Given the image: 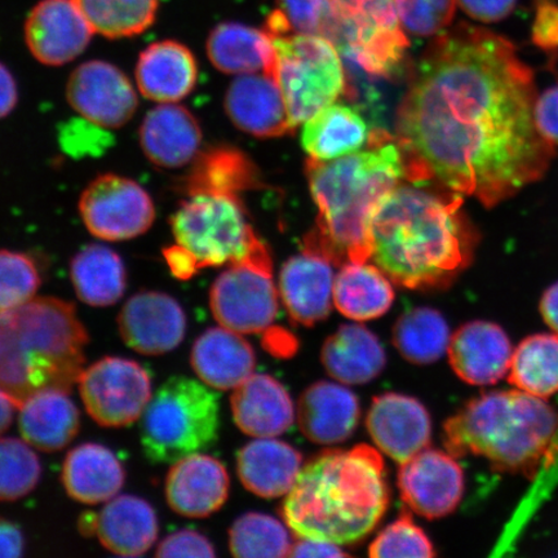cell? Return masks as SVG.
I'll return each instance as SVG.
<instances>
[{
  "instance_id": "obj_22",
  "label": "cell",
  "mask_w": 558,
  "mask_h": 558,
  "mask_svg": "<svg viewBox=\"0 0 558 558\" xmlns=\"http://www.w3.org/2000/svg\"><path fill=\"white\" fill-rule=\"evenodd\" d=\"M332 264L311 248L286 262L279 294L294 323L314 326L329 317L333 302Z\"/></svg>"
},
{
  "instance_id": "obj_26",
  "label": "cell",
  "mask_w": 558,
  "mask_h": 558,
  "mask_svg": "<svg viewBox=\"0 0 558 558\" xmlns=\"http://www.w3.org/2000/svg\"><path fill=\"white\" fill-rule=\"evenodd\" d=\"M230 403L236 427L251 437L283 435L295 421L288 390L269 375H251L234 389Z\"/></svg>"
},
{
  "instance_id": "obj_2",
  "label": "cell",
  "mask_w": 558,
  "mask_h": 558,
  "mask_svg": "<svg viewBox=\"0 0 558 558\" xmlns=\"http://www.w3.org/2000/svg\"><path fill=\"white\" fill-rule=\"evenodd\" d=\"M477 242L462 194L399 184L373 216L369 260L401 288H445L472 263Z\"/></svg>"
},
{
  "instance_id": "obj_7",
  "label": "cell",
  "mask_w": 558,
  "mask_h": 558,
  "mask_svg": "<svg viewBox=\"0 0 558 558\" xmlns=\"http://www.w3.org/2000/svg\"><path fill=\"white\" fill-rule=\"evenodd\" d=\"M219 397L186 376H173L151 397L140 423V439L151 463H174L218 441Z\"/></svg>"
},
{
  "instance_id": "obj_54",
  "label": "cell",
  "mask_w": 558,
  "mask_h": 558,
  "mask_svg": "<svg viewBox=\"0 0 558 558\" xmlns=\"http://www.w3.org/2000/svg\"><path fill=\"white\" fill-rule=\"evenodd\" d=\"M19 102V89L15 76L3 62H0V120L9 117Z\"/></svg>"
},
{
  "instance_id": "obj_46",
  "label": "cell",
  "mask_w": 558,
  "mask_h": 558,
  "mask_svg": "<svg viewBox=\"0 0 558 558\" xmlns=\"http://www.w3.org/2000/svg\"><path fill=\"white\" fill-rule=\"evenodd\" d=\"M457 0H395L403 31L417 37H432L450 27Z\"/></svg>"
},
{
  "instance_id": "obj_13",
  "label": "cell",
  "mask_w": 558,
  "mask_h": 558,
  "mask_svg": "<svg viewBox=\"0 0 558 558\" xmlns=\"http://www.w3.org/2000/svg\"><path fill=\"white\" fill-rule=\"evenodd\" d=\"M78 209L88 232L108 242L137 239L156 220L150 194L136 181L116 173L90 181L81 195Z\"/></svg>"
},
{
  "instance_id": "obj_39",
  "label": "cell",
  "mask_w": 558,
  "mask_h": 558,
  "mask_svg": "<svg viewBox=\"0 0 558 558\" xmlns=\"http://www.w3.org/2000/svg\"><path fill=\"white\" fill-rule=\"evenodd\" d=\"M450 339L448 320L432 308L411 310L393 326V345L414 365L435 364L448 352Z\"/></svg>"
},
{
  "instance_id": "obj_47",
  "label": "cell",
  "mask_w": 558,
  "mask_h": 558,
  "mask_svg": "<svg viewBox=\"0 0 558 558\" xmlns=\"http://www.w3.org/2000/svg\"><path fill=\"white\" fill-rule=\"evenodd\" d=\"M156 556L162 558H211L216 556V553L211 542L205 535L194 532V530H181L159 543Z\"/></svg>"
},
{
  "instance_id": "obj_43",
  "label": "cell",
  "mask_w": 558,
  "mask_h": 558,
  "mask_svg": "<svg viewBox=\"0 0 558 558\" xmlns=\"http://www.w3.org/2000/svg\"><path fill=\"white\" fill-rule=\"evenodd\" d=\"M40 283L37 264L31 256L0 250V316L31 302Z\"/></svg>"
},
{
  "instance_id": "obj_52",
  "label": "cell",
  "mask_w": 558,
  "mask_h": 558,
  "mask_svg": "<svg viewBox=\"0 0 558 558\" xmlns=\"http://www.w3.org/2000/svg\"><path fill=\"white\" fill-rule=\"evenodd\" d=\"M25 539L21 529L15 523L0 519V558H16L23 556Z\"/></svg>"
},
{
  "instance_id": "obj_35",
  "label": "cell",
  "mask_w": 558,
  "mask_h": 558,
  "mask_svg": "<svg viewBox=\"0 0 558 558\" xmlns=\"http://www.w3.org/2000/svg\"><path fill=\"white\" fill-rule=\"evenodd\" d=\"M395 302L390 279L366 263H347L333 281V304L349 319L369 320L384 316Z\"/></svg>"
},
{
  "instance_id": "obj_34",
  "label": "cell",
  "mask_w": 558,
  "mask_h": 558,
  "mask_svg": "<svg viewBox=\"0 0 558 558\" xmlns=\"http://www.w3.org/2000/svg\"><path fill=\"white\" fill-rule=\"evenodd\" d=\"M368 138L367 124L359 111L338 102L305 122L302 145L311 158L332 160L364 148Z\"/></svg>"
},
{
  "instance_id": "obj_53",
  "label": "cell",
  "mask_w": 558,
  "mask_h": 558,
  "mask_svg": "<svg viewBox=\"0 0 558 558\" xmlns=\"http://www.w3.org/2000/svg\"><path fill=\"white\" fill-rule=\"evenodd\" d=\"M163 256L171 274L174 278L180 279V281H187V279L198 274V269L195 267L191 256L183 248H180L178 244H172V246L163 250Z\"/></svg>"
},
{
  "instance_id": "obj_9",
  "label": "cell",
  "mask_w": 558,
  "mask_h": 558,
  "mask_svg": "<svg viewBox=\"0 0 558 558\" xmlns=\"http://www.w3.org/2000/svg\"><path fill=\"white\" fill-rule=\"evenodd\" d=\"M269 35L276 50L278 85L292 128H296L343 95L347 86L343 62L338 48L323 35Z\"/></svg>"
},
{
  "instance_id": "obj_27",
  "label": "cell",
  "mask_w": 558,
  "mask_h": 558,
  "mask_svg": "<svg viewBox=\"0 0 558 558\" xmlns=\"http://www.w3.org/2000/svg\"><path fill=\"white\" fill-rule=\"evenodd\" d=\"M191 364L194 373L207 387L235 389L254 374V348L241 333L214 327L195 340Z\"/></svg>"
},
{
  "instance_id": "obj_14",
  "label": "cell",
  "mask_w": 558,
  "mask_h": 558,
  "mask_svg": "<svg viewBox=\"0 0 558 558\" xmlns=\"http://www.w3.org/2000/svg\"><path fill=\"white\" fill-rule=\"evenodd\" d=\"M66 100L88 123L108 130L123 128L138 108L136 89L129 76L102 60L75 68L66 83Z\"/></svg>"
},
{
  "instance_id": "obj_55",
  "label": "cell",
  "mask_w": 558,
  "mask_h": 558,
  "mask_svg": "<svg viewBox=\"0 0 558 558\" xmlns=\"http://www.w3.org/2000/svg\"><path fill=\"white\" fill-rule=\"evenodd\" d=\"M539 310L544 323L558 335V281L544 291Z\"/></svg>"
},
{
  "instance_id": "obj_50",
  "label": "cell",
  "mask_w": 558,
  "mask_h": 558,
  "mask_svg": "<svg viewBox=\"0 0 558 558\" xmlns=\"http://www.w3.org/2000/svg\"><path fill=\"white\" fill-rule=\"evenodd\" d=\"M460 9L481 23H499L514 11L519 0H457Z\"/></svg>"
},
{
  "instance_id": "obj_36",
  "label": "cell",
  "mask_w": 558,
  "mask_h": 558,
  "mask_svg": "<svg viewBox=\"0 0 558 558\" xmlns=\"http://www.w3.org/2000/svg\"><path fill=\"white\" fill-rule=\"evenodd\" d=\"M70 278L76 296L99 308L120 302L128 289L122 257L102 244H89L73 257Z\"/></svg>"
},
{
  "instance_id": "obj_21",
  "label": "cell",
  "mask_w": 558,
  "mask_h": 558,
  "mask_svg": "<svg viewBox=\"0 0 558 558\" xmlns=\"http://www.w3.org/2000/svg\"><path fill=\"white\" fill-rule=\"evenodd\" d=\"M226 110L236 128L256 137H279L294 129L282 89L271 74H244L234 80L227 90Z\"/></svg>"
},
{
  "instance_id": "obj_5",
  "label": "cell",
  "mask_w": 558,
  "mask_h": 558,
  "mask_svg": "<svg viewBox=\"0 0 558 558\" xmlns=\"http://www.w3.org/2000/svg\"><path fill=\"white\" fill-rule=\"evenodd\" d=\"M87 344L72 303L32 299L0 316V389L19 407L40 390L70 392L83 372Z\"/></svg>"
},
{
  "instance_id": "obj_32",
  "label": "cell",
  "mask_w": 558,
  "mask_h": 558,
  "mask_svg": "<svg viewBox=\"0 0 558 558\" xmlns=\"http://www.w3.org/2000/svg\"><path fill=\"white\" fill-rule=\"evenodd\" d=\"M320 361L335 380L361 386L378 378L386 367L387 354L367 327L343 325L326 339Z\"/></svg>"
},
{
  "instance_id": "obj_15",
  "label": "cell",
  "mask_w": 558,
  "mask_h": 558,
  "mask_svg": "<svg viewBox=\"0 0 558 558\" xmlns=\"http://www.w3.org/2000/svg\"><path fill=\"white\" fill-rule=\"evenodd\" d=\"M464 487L462 466L449 451L427 448L400 466L399 488L404 505L427 520L456 511Z\"/></svg>"
},
{
  "instance_id": "obj_30",
  "label": "cell",
  "mask_w": 558,
  "mask_h": 558,
  "mask_svg": "<svg viewBox=\"0 0 558 558\" xmlns=\"http://www.w3.org/2000/svg\"><path fill=\"white\" fill-rule=\"evenodd\" d=\"M102 546L122 557H140L155 546L159 525L155 509L135 495H120L108 501L95 520Z\"/></svg>"
},
{
  "instance_id": "obj_29",
  "label": "cell",
  "mask_w": 558,
  "mask_h": 558,
  "mask_svg": "<svg viewBox=\"0 0 558 558\" xmlns=\"http://www.w3.org/2000/svg\"><path fill=\"white\" fill-rule=\"evenodd\" d=\"M68 393L62 389H45L20 404V434L32 448L59 451L78 435L80 410Z\"/></svg>"
},
{
  "instance_id": "obj_31",
  "label": "cell",
  "mask_w": 558,
  "mask_h": 558,
  "mask_svg": "<svg viewBox=\"0 0 558 558\" xmlns=\"http://www.w3.org/2000/svg\"><path fill=\"white\" fill-rule=\"evenodd\" d=\"M61 480L70 498L100 505L121 492L125 472L113 451L99 444H83L68 452Z\"/></svg>"
},
{
  "instance_id": "obj_20",
  "label": "cell",
  "mask_w": 558,
  "mask_h": 558,
  "mask_svg": "<svg viewBox=\"0 0 558 558\" xmlns=\"http://www.w3.org/2000/svg\"><path fill=\"white\" fill-rule=\"evenodd\" d=\"M230 480L225 464L205 453H191L174 462L166 478V499L184 518L205 519L225 506Z\"/></svg>"
},
{
  "instance_id": "obj_12",
  "label": "cell",
  "mask_w": 558,
  "mask_h": 558,
  "mask_svg": "<svg viewBox=\"0 0 558 558\" xmlns=\"http://www.w3.org/2000/svg\"><path fill=\"white\" fill-rule=\"evenodd\" d=\"M78 387L88 415L107 428L138 421L153 397L145 367L121 357H105L83 369Z\"/></svg>"
},
{
  "instance_id": "obj_23",
  "label": "cell",
  "mask_w": 558,
  "mask_h": 558,
  "mask_svg": "<svg viewBox=\"0 0 558 558\" xmlns=\"http://www.w3.org/2000/svg\"><path fill=\"white\" fill-rule=\"evenodd\" d=\"M146 158L160 169H180L199 155L202 130L190 109L178 102L159 104L145 116L138 131Z\"/></svg>"
},
{
  "instance_id": "obj_10",
  "label": "cell",
  "mask_w": 558,
  "mask_h": 558,
  "mask_svg": "<svg viewBox=\"0 0 558 558\" xmlns=\"http://www.w3.org/2000/svg\"><path fill=\"white\" fill-rule=\"evenodd\" d=\"M325 38L365 73L384 78L400 69L410 46L395 0H330Z\"/></svg>"
},
{
  "instance_id": "obj_11",
  "label": "cell",
  "mask_w": 558,
  "mask_h": 558,
  "mask_svg": "<svg viewBox=\"0 0 558 558\" xmlns=\"http://www.w3.org/2000/svg\"><path fill=\"white\" fill-rule=\"evenodd\" d=\"M269 251L230 265L209 291V306L220 326L239 333H259L275 323L278 294Z\"/></svg>"
},
{
  "instance_id": "obj_56",
  "label": "cell",
  "mask_w": 558,
  "mask_h": 558,
  "mask_svg": "<svg viewBox=\"0 0 558 558\" xmlns=\"http://www.w3.org/2000/svg\"><path fill=\"white\" fill-rule=\"evenodd\" d=\"M19 408V403L3 389H0V435L11 427Z\"/></svg>"
},
{
  "instance_id": "obj_24",
  "label": "cell",
  "mask_w": 558,
  "mask_h": 558,
  "mask_svg": "<svg viewBox=\"0 0 558 558\" xmlns=\"http://www.w3.org/2000/svg\"><path fill=\"white\" fill-rule=\"evenodd\" d=\"M135 76L145 99L158 104L179 102L197 86V60L180 41L159 40L140 53Z\"/></svg>"
},
{
  "instance_id": "obj_16",
  "label": "cell",
  "mask_w": 558,
  "mask_h": 558,
  "mask_svg": "<svg viewBox=\"0 0 558 558\" xmlns=\"http://www.w3.org/2000/svg\"><path fill=\"white\" fill-rule=\"evenodd\" d=\"M94 34L76 0H40L24 27L33 58L47 66H62L78 59Z\"/></svg>"
},
{
  "instance_id": "obj_25",
  "label": "cell",
  "mask_w": 558,
  "mask_h": 558,
  "mask_svg": "<svg viewBox=\"0 0 558 558\" xmlns=\"http://www.w3.org/2000/svg\"><path fill=\"white\" fill-rule=\"evenodd\" d=\"M360 416V402L352 390L330 381L313 384L298 403L299 428L318 445L347 441L357 428Z\"/></svg>"
},
{
  "instance_id": "obj_48",
  "label": "cell",
  "mask_w": 558,
  "mask_h": 558,
  "mask_svg": "<svg viewBox=\"0 0 558 558\" xmlns=\"http://www.w3.org/2000/svg\"><path fill=\"white\" fill-rule=\"evenodd\" d=\"M533 44L543 52L558 53V2L538 0L532 31Z\"/></svg>"
},
{
  "instance_id": "obj_1",
  "label": "cell",
  "mask_w": 558,
  "mask_h": 558,
  "mask_svg": "<svg viewBox=\"0 0 558 558\" xmlns=\"http://www.w3.org/2000/svg\"><path fill=\"white\" fill-rule=\"evenodd\" d=\"M533 70L511 40L484 27H448L425 50L397 110L407 178L435 181L485 207L544 178L555 146L536 130Z\"/></svg>"
},
{
  "instance_id": "obj_38",
  "label": "cell",
  "mask_w": 558,
  "mask_h": 558,
  "mask_svg": "<svg viewBox=\"0 0 558 558\" xmlns=\"http://www.w3.org/2000/svg\"><path fill=\"white\" fill-rule=\"evenodd\" d=\"M257 174L250 159L228 146L199 153L184 179L186 195L201 192L241 193L257 185Z\"/></svg>"
},
{
  "instance_id": "obj_42",
  "label": "cell",
  "mask_w": 558,
  "mask_h": 558,
  "mask_svg": "<svg viewBox=\"0 0 558 558\" xmlns=\"http://www.w3.org/2000/svg\"><path fill=\"white\" fill-rule=\"evenodd\" d=\"M40 476V460L25 439L0 438V501L26 497Z\"/></svg>"
},
{
  "instance_id": "obj_18",
  "label": "cell",
  "mask_w": 558,
  "mask_h": 558,
  "mask_svg": "<svg viewBox=\"0 0 558 558\" xmlns=\"http://www.w3.org/2000/svg\"><path fill=\"white\" fill-rule=\"evenodd\" d=\"M366 427L378 449L400 464L427 449L432 437L428 410L413 397L399 393L375 397Z\"/></svg>"
},
{
  "instance_id": "obj_44",
  "label": "cell",
  "mask_w": 558,
  "mask_h": 558,
  "mask_svg": "<svg viewBox=\"0 0 558 558\" xmlns=\"http://www.w3.org/2000/svg\"><path fill=\"white\" fill-rule=\"evenodd\" d=\"M330 21V0H277L265 31L269 34H314L325 37Z\"/></svg>"
},
{
  "instance_id": "obj_51",
  "label": "cell",
  "mask_w": 558,
  "mask_h": 558,
  "mask_svg": "<svg viewBox=\"0 0 558 558\" xmlns=\"http://www.w3.org/2000/svg\"><path fill=\"white\" fill-rule=\"evenodd\" d=\"M289 557H349L338 544L330 542L300 538L292 544Z\"/></svg>"
},
{
  "instance_id": "obj_3",
  "label": "cell",
  "mask_w": 558,
  "mask_h": 558,
  "mask_svg": "<svg viewBox=\"0 0 558 558\" xmlns=\"http://www.w3.org/2000/svg\"><path fill=\"white\" fill-rule=\"evenodd\" d=\"M306 171L319 215L305 247L339 267L372 259L373 216L383 198L407 178L396 138L375 130L367 149L332 160L311 158Z\"/></svg>"
},
{
  "instance_id": "obj_19",
  "label": "cell",
  "mask_w": 558,
  "mask_h": 558,
  "mask_svg": "<svg viewBox=\"0 0 558 558\" xmlns=\"http://www.w3.org/2000/svg\"><path fill=\"white\" fill-rule=\"evenodd\" d=\"M450 365L471 386H494L505 379L513 348L507 332L488 320H472L451 335Z\"/></svg>"
},
{
  "instance_id": "obj_40",
  "label": "cell",
  "mask_w": 558,
  "mask_h": 558,
  "mask_svg": "<svg viewBox=\"0 0 558 558\" xmlns=\"http://www.w3.org/2000/svg\"><path fill=\"white\" fill-rule=\"evenodd\" d=\"M95 34L109 39L136 37L155 24L159 0H76Z\"/></svg>"
},
{
  "instance_id": "obj_37",
  "label": "cell",
  "mask_w": 558,
  "mask_h": 558,
  "mask_svg": "<svg viewBox=\"0 0 558 558\" xmlns=\"http://www.w3.org/2000/svg\"><path fill=\"white\" fill-rule=\"evenodd\" d=\"M508 380L522 392L547 400L558 393V335L535 333L512 354Z\"/></svg>"
},
{
  "instance_id": "obj_49",
  "label": "cell",
  "mask_w": 558,
  "mask_h": 558,
  "mask_svg": "<svg viewBox=\"0 0 558 558\" xmlns=\"http://www.w3.org/2000/svg\"><path fill=\"white\" fill-rule=\"evenodd\" d=\"M536 130L553 146H558V85L536 97L534 108Z\"/></svg>"
},
{
  "instance_id": "obj_41",
  "label": "cell",
  "mask_w": 558,
  "mask_h": 558,
  "mask_svg": "<svg viewBox=\"0 0 558 558\" xmlns=\"http://www.w3.org/2000/svg\"><path fill=\"white\" fill-rule=\"evenodd\" d=\"M291 546L288 529L274 515L250 512L229 530V548L234 557H289Z\"/></svg>"
},
{
  "instance_id": "obj_8",
  "label": "cell",
  "mask_w": 558,
  "mask_h": 558,
  "mask_svg": "<svg viewBox=\"0 0 558 558\" xmlns=\"http://www.w3.org/2000/svg\"><path fill=\"white\" fill-rule=\"evenodd\" d=\"M170 219L174 244L183 248L198 271L236 264L267 246L247 220L240 193L201 192L186 195Z\"/></svg>"
},
{
  "instance_id": "obj_17",
  "label": "cell",
  "mask_w": 558,
  "mask_h": 558,
  "mask_svg": "<svg viewBox=\"0 0 558 558\" xmlns=\"http://www.w3.org/2000/svg\"><path fill=\"white\" fill-rule=\"evenodd\" d=\"M125 344L145 355L166 354L185 338L186 316L177 299L159 291L130 298L118 316Z\"/></svg>"
},
{
  "instance_id": "obj_28",
  "label": "cell",
  "mask_w": 558,
  "mask_h": 558,
  "mask_svg": "<svg viewBox=\"0 0 558 558\" xmlns=\"http://www.w3.org/2000/svg\"><path fill=\"white\" fill-rule=\"evenodd\" d=\"M302 464V453L275 437L256 438L236 456L241 483L264 499L288 495L303 469Z\"/></svg>"
},
{
  "instance_id": "obj_4",
  "label": "cell",
  "mask_w": 558,
  "mask_h": 558,
  "mask_svg": "<svg viewBox=\"0 0 558 558\" xmlns=\"http://www.w3.org/2000/svg\"><path fill=\"white\" fill-rule=\"evenodd\" d=\"M388 505L383 458L372 446L359 445L320 452L304 465L281 513L299 538L343 546L366 538Z\"/></svg>"
},
{
  "instance_id": "obj_33",
  "label": "cell",
  "mask_w": 558,
  "mask_h": 558,
  "mask_svg": "<svg viewBox=\"0 0 558 558\" xmlns=\"http://www.w3.org/2000/svg\"><path fill=\"white\" fill-rule=\"evenodd\" d=\"M206 50L209 61L221 73L276 76V50L265 31L240 23H221L209 33Z\"/></svg>"
},
{
  "instance_id": "obj_45",
  "label": "cell",
  "mask_w": 558,
  "mask_h": 558,
  "mask_svg": "<svg viewBox=\"0 0 558 558\" xmlns=\"http://www.w3.org/2000/svg\"><path fill=\"white\" fill-rule=\"evenodd\" d=\"M368 555L374 558H429L436 556V550L428 535L408 512H402L399 519L376 536Z\"/></svg>"
},
{
  "instance_id": "obj_6",
  "label": "cell",
  "mask_w": 558,
  "mask_h": 558,
  "mask_svg": "<svg viewBox=\"0 0 558 558\" xmlns=\"http://www.w3.org/2000/svg\"><path fill=\"white\" fill-rule=\"evenodd\" d=\"M557 434L555 409L519 389L481 395L444 424L451 456L484 458L497 471L526 476L538 471Z\"/></svg>"
}]
</instances>
